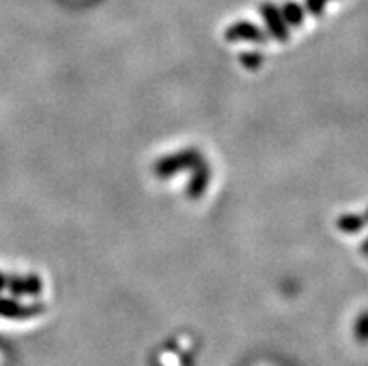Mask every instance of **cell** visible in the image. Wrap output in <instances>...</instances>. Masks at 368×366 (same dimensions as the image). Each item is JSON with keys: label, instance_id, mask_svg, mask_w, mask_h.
<instances>
[{"label": "cell", "instance_id": "2", "mask_svg": "<svg viewBox=\"0 0 368 366\" xmlns=\"http://www.w3.org/2000/svg\"><path fill=\"white\" fill-rule=\"evenodd\" d=\"M262 15H264L265 23H267V29L273 36H275L279 41H284L288 38V29H286V21L282 17V13L277 10V6L273 4H264L262 6Z\"/></svg>", "mask_w": 368, "mask_h": 366}, {"label": "cell", "instance_id": "5", "mask_svg": "<svg viewBox=\"0 0 368 366\" xmlns=\"http://www.w3.org/2000/svg\"><path fill=\"white\" fill-rule=\"evenodd\" d=\"M282 17L286 21L288 24H292V27H300L301 21H303V10L297 4H293V2H288L282 8Z\"/></svg>", "mask_w": 368, "mask_h": 366}, {"label": "cell", "instance_id": "1", "mask_svg": "<svg viewBox=\"0 0 368 366\" xmlns=\"http://www.w3.org/2000/svg\"><path fill=\"white\" fill-rule=\"evenodd\" d=\"M200 165V157L196 152L193 149H185V152H179V154H174L167 159H161L156 165V172L159 177H168L174 176L176 172L184 170V168H189V166H198Z\"/></svg>", "mask_w": 368, "mask_h": 366}, {"label": "cell", "instance_id": "9", "mask_svg": "<svg viewBox=\"0 0 368 366\" xmlns=\"http://www.w3.org/2000/svg\"><path fill=\"white\" fill-rule=\"evenodd\" d=\"M4 284H6V282H4V277H2V274H0V290H2V288H4Z\"/></svg>", "mask_w": 368, "mask_h": 366}, {"label": "cell", "instance_id": "7", "mask_svg": "<svg viewBox=\"0 0 368 366\" xmlns=\"http://www.w3.org/2000/svg\"><path fill=\"white\" fill-rule=\"evenodd\" d=\"M260 62H262V57H260L258 52H243L242 57V64L247 69H254L258 68Z\"/></svg>", "mask_w": 368, "mask_h": 366}, {"label": "cell", "instance_id": "6", "mask_svg": "<svg viewBox=\"0 0 368 366\" xmlns=\"http://www.w3.org/2000/svg\"><path fill=\"white\" fill-rule=\"evenodd\" d=\"M207 177L209 176L206 174V170H204V168H200V170H198V174L195 176V180H193V182H191V185H189V195L191 196H200V193L204 191V187H206Z\"/></svg>", "mask_w": 368, "mask_h": 366}, {"label": "cell", "instance_id": "8", "mask_svg": "<svg viewBox=\"0 0 368 366\" xmlns=\"http://www.w3.org/2000/svg\"><path fill=\"white\" fill-rule=\"evenodd\" d=\"M325 2H327V0H307V8H309V12H311L312 15H320Z\"/></svg>", "mask_w": 368, "mask_h": 366}, {"label": "cell", "instance_id": "4", "mask_svg": "<svg viewBox=\"0 0 368 366\" xmlns=\"http://www.w3.org/2000/svg\"><path fill=\"white\" fill-rule=\"evenodd\" d=\"M36 312H40V307H21L10 299L0 301V316H6V318H24V316H32Z\"/></svg>", "mask_w": 368, "mask_h": 366}, {"label": "cell", "instance_id": "3", "mask_svg": "<svg viewBox=\"0 0 368 366\" xmlns=\"http://www.w3.org/2000/svg\"><path fill=\"white\" fill-rule=\"evenodd\" d=\"M225 36L228 41H264L262 30L256 24H251L247 21L232 24L230 29H226Z\"/></svg>", "mask_w": 368, "mask_h": 366}]
</instances>
